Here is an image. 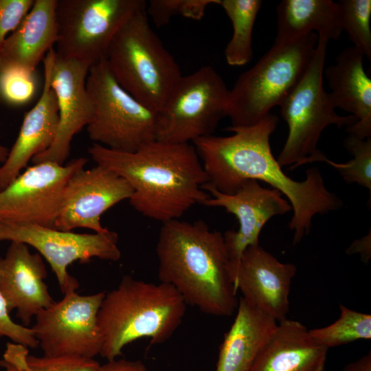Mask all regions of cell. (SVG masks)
<instances>
[{
  "mask_svg": "<svg viewBox=\"0 0 371 371\" xmlns=\"http://www.w3.org/2000/svg\"><path fill=\"white\" fill-rule=\"evenodd\" d=\"M278 117L269 114L257 124L229 127V136H214L193 142L208 178L220 192L233 194L247 180L265 182L287 198L293 216L289 224L293 243H300L311 231L312 219L340 209L341 200L325 186L317 168L306 171L302 181L289 177L273 155L269 139Z\"/></svg>",
  "mask_w": 371,
  "mask_h": 371,
  "instance_id": "obj_1",
  "label": "cell"
},
{
  "mask_svg": "<svg viewBox=\"0 0 371 371\" xmlns=\"http://www.w3.org/2000/svg\"><path fill=\"white\" fill-rule=\"evenodd\" d=\"M88 153L97 165L124 178L133 193L128 201L143 216L163 223L179 219L210 195L207 174L194 145L155 140L137 150L120 152L93 143Z\"/></svg>",
  "mask_w": 371,
  "mask_h": 371,
  "instance_id": "obj_2",
  "label": "cell"
},
{
  "mask_svg": "<svg viewBox=\"0 0 371 371\" xmlns=\"http://www.w3.org/2000/svg\"><path fill=\"white\" fill-rule=\"evenodd\" d=\"M156 254L160 282L174 287L186 304L218 317L236 311L237 291L220 232L211 230L202 220L163 223Z\"/></svg>",
  "mask_w": 371,
  "mask_h": 371,
  "instance_id": "obj_3",
  "label": "cell"
},
{
  "mask_svg": "<svg viewBox=\"0 0 371 371\" xmlns=\"http://www.w3.org/2000/svg\"><path fill=\"white\" fill-rule=\"evenodd\" d=\"M186 305L170 284L124 276L115 289L105 293L98 312L100 355L115 359L126 345L143 337L153 345L165 342L181 324Z\"/></svg>",
  "mask_w": 371,
  "mask_h": 371,
  "instance_id": "obj_4",
  "label": "cell"
},
{
  "mask_svg": "<svg viewBox=\"0 0 371 371\" xmlns=\"http://www.w3.org/2000/svg\"><path fill=\"white\" fill-rule=\"evenodd\" d=\"M146 5L122 24L105 59L118 84L157 113L183 75L174 56L151 28Z\"/></svg>",
  "mask_w": 371,
  "mask_h": 371,
  "instance_id": "obj_5",
  "label": "cell"
},
{
  "mask_svg": "<svg viewBox=\"0 0 371 371\" xmlns=\"http://www.w3.org/2000/svg\"><path fill=\"white\" fill-rule=\"evenodd\" d=\"M318 36L311 32L273 44L256 64L240 75L229 90L227 116L232 127L254 125L280 106L304 76L313 57Z\"/></svg>",
  "mask_w": 371,
  "mask_h": 371,
  "instance_id": "obj_6",
  "label": "cell"
},
{
  "mask_svg": "<svg viewBox=\"0 0 371 371\" xmlns=\"http://www.w3.org/2000/svg\"><path fill=\"white\" fill-rule=\"evenodd\" d=\"M329 41L318 36L313 57L302 78L281 104V114L289 127L286 142L277 161L291 168L312 163L322 153L317 149L322 131L329 125L347 128L357 120L339 115L330 93L323 86L324 69Z\"/></svg>",
  "mask_w": 371,
  "mask_h": 371,
  "instance_id": "obj_7",
  "label": "cell"
},
{
  "mask_svg": "<svg viewBox=\"0 0 371 371\" xmlns=\"http://www.w3.org/2000/svg\"><path fill=\"white\" fill-rule=\"evenodd\" d=\"M86 87L93 107L87 131L93 143L131 153L156 140L157 113L118 84L105 58L90 67Z\"/></svg>",
  "mask_w": 371,
  "mask_h": 371,
  "instance_id": "obj_8",
  "label": "cell"
},
{
  "mask_svg": "<svg viewBox=\"0 0 371 371\" xmlns=\"http://www.w3.org/2000/svg\"><path fill=\"white\" fill-rule=\"evenodd\" d=\"M229 89L212 66L182 76L157 113L156 140L186 144L212 135L227 116Z\"/></svg>",
  "mask_w": 371,
  "mask_h": 371,
  "instance_id": "obj_9",
  "label": "cell"
},
{
  "mask_svg": "<svg viewBox=\"0 0 371 371\" xmlns=\"http://www.w3.org/2000/svg\"><path fill=\"white\" fill-rule=\"evenodd\" d=\"M144 0H57V56L88 63L105 58L114 35Z\"/></svg>",
  "mask_w": 371,
  "mask_h": 371,
  "instance_id": "obj_10",
  "label": "cell"
},
{
  "mask_svg": "<svg viewBox=\"0 0 371 371\" xmlns=\"http://www.w3.org/2000/svg\"><path fill=\"white\" fill-rule=\"evenodd\" d=\"M21 242L34 247L49 263L63 294L76 291L79 282L67 271L74 262L92 258L117 261L121 257L118 235L108 228L103 232L79 234L38 225L0 221V241Z\"/></svg>",
  "mask_w": 371,
  "mask_h": 371,
  "instance_id": "obj_11",
  "label": "cell"
},
{
  "mask_svg": "<svg viewBox=\"0 0 371 371\" xmlns=\"http://www.w3.org/2000/svg\"><path fill=\"white\" fill-rule=\"evenodd\" d=\"M105 292L82 295L76 291L40 311L32 327L44 355L93 359L100 355L102 339L97 315Z\"/></svg>",
  "mask_w": 371,
  "mask_h": 371,
  "instance_id": "obj_12",
  "label": "cell"
},
{
  "mask_svg": "<svg viewBox=\"0 0 371 371\" xmlns=\"http://www.w3.org/2000/svg\"><path fill=\"white\" fill-rule=\"evenodd\" d=\"M87 163L80 157L65 165L43 161L27 167L0 190V221L54 228L65 186Z\"/></svg>",
  "mask_w": 371,
  "mask_h": 371,
  "instance_id": "obj_13",
  "label": "cell"
},
{
  "mask_svg": "<svg viewBox=\"0 0 371 371\" xmlns=\"http://www.w3.org/2000/svg\"><path fill=\"white\" fill-rule=\"evenodd\" d=\"M203 188L210 195L203 205L223 207L239 223L238 230H228L223 234L233 280L243 251L250 245L259 244L260 232L267 222L290 212L291 206L278 190L264 188L256 180L246 181L233 194L220 192L208 183Z\"/></svg>",
  "mask_w": 371,
  "mask_h": 371,
  "instance_id": "obj_14",
  "label": "cell"
},
{
  "mask_svg": "<svg viewBox=\"0 0 371 371\" xmlns=\"http://www.w3.org/2000/svg\"><path fill=\"white\" fill-rule=\"evenodd\" d=\"M133 193L124 178L104 166L82 168L65 186L54 228L70 232L82 227L103 232L107 228L102 225L101 216L117 203L128 200Z\"/></svg>",
  "mask_w": 371,
  "mask_h": 371,
  "instance_id": "obj_15",
  "label": "cell"
},
{
  "mask_svg": "<svg viewBox=\"0 0 371 371\" xmlns=\"http://www.w3.org/2000/svg\"><path fill=\"white\" fill-rule=\"evenodd\" d=\"M88 63L56 56L53 63L51 86L56 95L59 122L55 139L45 151L34 156V164L52 161L63 165L70 153L74 136L87 126L93 113L86 80Z\"/></svg>",
  "mask_w": 371,
  "mask_h": 371,
  "instance_id": "obj_16",
  "label": "cell"
},
{
  "mask_svg": "<svg viewBox=\"0 0 371 371\" xmlns=\"http://www.w3.org/2000/svg\"><path fill=\"white\" fill-rule=\"evenodd\" d=\"M296 272L295 265L280 262L257 244L243 251L233 282L242 297L279 322L287 318L289 293Z\"/></svg>",
  "mask_w": 371,
  "mask_h": 371,
  "instance_id": "obj_17",
  "label": "cell"
},
{
  "mask_svg": "<svg viewBox=\"0 0 371 371\" xmlns=\"http://www.w3.org/2000/svg\"><path fill=\"white\" fill-rule=\"evenodd\" d=\"M47 276L42 256L31 253L23 243L12 241L4 256H0V293L10 313L28 326L37 313L56 301L44 280Z\"/></svg>",
  "mask_w": 371,
  "mask_h": 371,
  "instance_id": "obj_18",
  "label": "cell"
},
{
  "mask_svg": "<svg viewBox=\"0 0 371 371\" xmlns=\"http://www.w3.org/2000/svg\"><path fill=\"white\" fill-rule=\"evenodd\" d=\"M55 56L52 48L43 60L42 93L34 107L25 114L18 137L0 166V190L14 180L34 156L47 150L55 139L59 122L57 98L51 86Z\"/></svg>",
  "mask_w": 371,
  "mask_h": 371,
  "instance_id": "obj_19",
  "label": "cell"
},
{
  "mask_svg": "<svg viewBox=\"0 0 371 371\" xmlns=\"http://www.w3.org/2000/svg\"><path fill=\"white\" fill-rule=\"evenodd\" d=\"M362 53L354 46L344 49L336 63L324 69L336 108L350 113L357 122L347 132L361 139L371 137V79L366 73Z\"/></svg>",
  "mask_w": 371,
  "mask_h": 371,
  "instance_id": "obj_20",
  "label": "cell"
},
{
  "mask_svg": "<svg viewBox=\"0 0 371 371\" xmlns=\"http://www.w3.org/2000/svg\"><path fill=\"white\" fill-rule=\"evenodd\" d=\"M328 348L301 322H279L250 371H324Z\"/></svg>",
  "mask_w": 371,
  "mask_h": 371,
  "instance_id": "obj_21",
  "label": "cell"
},
{
  "mask_svg": "<svg viewBox=\"0 0 371 371\" xmlns=\"http://www.w3.org/2000/svg\"><path fill=\"white\" fill-rule=\"evenodd\" d=\"M57 0H34L20 25L0 48V71L11 67L35 71L57 41Z\"/></svg>",
  "mask_w": 371,
  "mask_h": 371,
  "instance_id": "obj_22",
  "label": "cell"
},
{
  "mask_svg": "<svg viewBox=\"0 0 371 371\" xmlns=\"http://www.w3.org/2000/svg\"><path fill=\"white\" fill-rule=\"evenodd\" d=\"M278 322L243 297L220 346L216 371H250Z\"/></svg>",
  "mask_w": 371,
  "mask_h": 371,
  "instance_id": "obj_23",
  "label": "cell"
},
{
  "mask_svg": "<svg viewBox=\"0 0 371 371\" xmlns=\"http://www.w3.org/2000/svg\"><path fill=\"white\" fill-rule=\"evenodd\" d=\"M277 34L273 44L297 39L311 32L337 40L343 30L337 2L331 0H282L277 5Z\"/></svg>",
  "mask_w": 371,
  "mask_h": 371,
  "instance_id": "obj_24",
  "label": "cell"
},
{
  "mask_svg": "<svg viewBox=\"0 0 371 371\" xmlns=\"http://www.w3.org/2000/svg\"><path fill=\"white\" fill-rule=\"evenodd\" d=\"M232 24L233 34L225 49V57L231 66H243L253 57L252 32L262 4L260 0H219L218 3Z\"/></svg>",
  "mask_w": 371,
  "mask_h": 371,
  "instance_id": "obj_25",
  "label": "cell"
},
{
  "mask_svg": "<svg viewBox=\"0 0 371 371\" xmlns=\"http://www.w3.org/2000/svg\"><path fill=\"white\" fill-rule=\"evenodd\" d=\"M0 365L5 371H95L100 363L94 359L71 356L36 357L29 353L28 348L8 342Z\"/></svg>",
  "mask_w": 371,
  "mask_h": 371,
  "instance_id": "obj_26",
  "label": "cell"
},
{
  "mask_svg": "<svg viewBox=\"0 0 371 371\" xmlns=\"http://www.w3.org/2000/svg\"><path fill=\"white\" fill-rule=\"evenodd\" d=\"M339 318L331 324L309 330L313 339L327 348L371 339V315L339 304Z\"/></svg>",
  "mask_w": 371,
  "mask_h": 371,
  "instance_id": "obj_27",
  "label": "cell"
},
{
  "mask_svg": "<svg viewBox=\"0 0 371 371\" xmlns=\"http://www.w3.org/2000/svg\"><path fill=\"white\" fill-rule=\"evenodd\" d=\"M339 20L354 47L371 60V1L340 0L337 2Z\"/></svg>",
  "mask_w": 371,
  "mask_h": 371,
  "instance_id": "obj_28",
  "label": "cell"
},
{
  "mask_svg": "<svg viewBox=\"0 0 371 371\" xmlns=\"http://www.w3.org/2000/svg\"><path fill=\"white\" fill-rule=\"evenodd\" d=\"M344 146L353 158L346 163H335L324 154L319 159L331 165L348 183H357L371 191V137L361 139L349 134Z\"/></svg>",
  "mask_w": 371,
  "mask_h": 371,
  "instance_id": "obj_29",
  "label": "cell"
},
{
  "mask_svg": "<svg viewBox=\"0 0 371 371\" xmlns=\"http://www.w3.org/2000/svg\"><path fill=\"white\" fill-rule=\"evenodd\" d=\"M219 0H150L146 12L158 27L167 25L175 15L201 20L207 7L218 4Z\"/></svg>",
  "mask_w": 371,
  "mask_h": 371,
  "instance_id": "obj_30",
  "label": "cell"
},
{
  "mask_svg": "<svg viewBox=\"0 0 371 371\" xmlns=\"http://www.w3.org/2000/svg\"><path fill=\"white\" fill-rule=\"evenodd\" d=\"M35 71L11 67L0 71V95L6 103L20 106L32 99L36 91Z\"/></svg>",
  "mask_w": 371,
  "mask_h": 371,
  "instance_id": "obj_31",
  "label": "cell"
},
{
  "mask_svg": "<svg viewBox=\"0 0 371 371\" xmlns=\"http://www.w3.org/2000/svg\"><path fill=\"white\" fill-rule=\"evenodd\" d=\"M34 0H0V48L8 36L22 23Z\"/></svg>",
  "mask_w": 371,
  "mask_h": 371,
  "instance_id": "obj_32",
  "label": "cell"
},
{
  "mask_svg": "<svg viewBox=\"0 0 371 371\" xmlns=\"http://www.w3.org/2000/svg\"><path fill=\"white\" fill-rule=\"evenodd\" d=\"M0 337H6L12 342L27 348H36L38 342L33 330L15 323L10 316L5 301L0 293Z\"/></svg>",
  "mask_w": 371,
  "mask_h": 371,
  "instance_id": "obj_33",
  "label": "cell"
},
{
  "mask_svg": "<svg viewBox=\"0 0 371 371\" xmlns=\"http://www.w3.org/2000/svg\"><path fill=\"white\" fill-rule=\"evenodd\" d=\"M95 371H148L146 365L139 360H126L124 359L108 361L100 365Z\"/></svg>",
  "mask_w": 371,
  "mask_h": 371,
  "instance_id": "obj_34",
  "label": "cell"
},
{
  "mask_svg": "<svg viewBox=\"0 0 371 371\" xmlns=\"http://www.w3.org/2000/svg\"><path fill=\"white\" fill-rule=\"evenodd\" d=\"M347 254H359L361 260L364 263H368L371 258V235L369 234L363 237L357 239L346 250Z\"/></svg>",
  "mask_w": 371,
  "mask_h": 371,
  "instance_id": "obj_35",
  "label": "cell"
},
{
  "mask_svg": "<svg viewBox=\"0 0 371 371\" xmlns=\"http://www.w3.org/2000/svg\"><path fill=\"white\" fill-rule=\"evenodd\" d=\"M341 371H371V352L347 364Z\"/></svg>",
  "mask_w": 371,
  "mask_h": 371,
  "instance_id": "obj_36",
  "label": "cell"
},
{
  "mask_svg": "<svg viewBox=\"0 0 371 371\" xmlns=\"http://www.w3.org/2000/svg\"><path fill=\"white\" fill-rule=\"evenodd\" d=\"M1 102H2V99L0 95V104ZM8 153H9V150L5 146L0 144V163L3 164L5 161L8 155Z\"/></svg>",
  "mask_w": 371,
  "mask_h": 371,
  "instance_id": "obj_37",
  "label": "cell"
}]
</instances>
